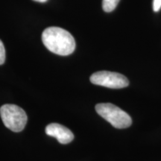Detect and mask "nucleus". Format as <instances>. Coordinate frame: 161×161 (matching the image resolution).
Returning <instances> with one entry per match:
<instances>
[{
  "mask_svg": "<svg viewBox=\"0 0 161 161\" xmlns=\"http://www.w3.org/2000/svg\"><path fill=\"white\" fill-rule=\"evenodd\" d=\"M44 46L56 55H69L75 51V41L66 30L59 27H49L42 34Z\"/></svg>",
  "mask_w": 161,
  "mask_h": 161,
  "instance_id": "1",
  "label": "nucleus"
},
{
  "mask_svg": "<svg viewBox=\"0 0 161 161\" xmlns=\"http://www.w3.org/2000/svg\"><path fill=\"white\" fill-rule=\"evenodd\" d=\"M96 110L98 115L110 122L116 128H126L132 124L130 116L124 110L111 103L96 104Z\"/></svg>",
  "mask_w": 161,
  "mask_h": 161,
  "instance_id": "2",
  "label": "nucleus"
},
{
  "mask_svg": "<svg viewBox=\"0 0 161 161\" xmlns=\"http://www.w3.org/2000/svg\"><path fill=\"white\" fill-rule=\"evenodd\" d=\"M0 115L5 127L14 132L22 131L27 123L25 112L16 104H4L0 108Z\"/></svg>",
  "mask_w": 161,
  "mask_h": 161,
  "instance_id": "3",
  "label": "nucleus"
},
{
  "mask_svg": "<svg viewBox=\"0 0 161 161\" xmlns=\"http://www.w3.org/2000/svg\"><path fill=\"white\" fill-rule=\"evenodd\" d=\"M90 81L96 85L112 89H120L128 86L129 81L125 76L118 72L109 71L96 72L90 76Z\"/></svg>",
  "mask_w": 161,
  "mask_h": 161,
  "instance_id": "4",
  "label": "nucleus"
},
{
  "mask_svg": "<svg viewBox=\"0 0 161 161\" xmlns=\"http://www.w3.org/2000/svg\"><path fill=\"white\" fill-rule=\"evenodd\" d=\"M46 134L56 138L61 144H68L74 139L72 132L65 126L58 123H51L46 127Z\"/></svg>",
  "mask_w": 161,
  "mask_h": 161,
  "instance_id": "5",
  "label": "nucleus"
},
{
  "mask_svg": "<svg viewBox=\"0 0 161 161\" xmlns=\"http://www.w3.org/2000/svg\"><path fill=\"white\" fill-rule=\"evenodd\" d=\"M120 0H103L102 8L105 12H111L116 8Z\"/></svg>",
  "mask_w": 161,
  "mask_h": 161,
  "instance_id": "6",
  "label": "nucleus"
},
{
  "mask_svg": "<svg viewBox=\"0 0 161 161\" xmlns=\"http://www.w3.org/2000/svg\"><path fill=\"white\" fill-rule=\"evenodd\" d=\"M5 49L2 40H0V65L5 63Z\"/></svg>",
  "mask_w": 161,
  "mask_h": 161,
  "instance_id": "7",
  "label": "nucleus"
},
{
  "mask_svg": "<svg viewBox=\"0 0 161 161\" xmlns=\"http://www.w3.org/2000/svg\"><path fill=\"white\" fill-rule=\"evenodd\" d=\"M161 8V0H154L153 1V10L155 12L160 11Z\"/></svg>",
  "mask_w": 161,
  "mask_h": 161,
  "instance_id": "8",
  "label": "nucleus"
},
{
  "mask_svg": "<svg viewBox=\"0 0 161 161\" xmlns=\"http://www.w3.org/2000/svg\"><path fill=\"white\" fill-rule=\"evenodd\" d=\"M35 2H38V3H46L47 0H34Z\"/></svg>",
  "mask_w": 161,
  "mask_h": 161,
  "instance_id": "9",
  "label": "nucleus"
}]
</instances>
